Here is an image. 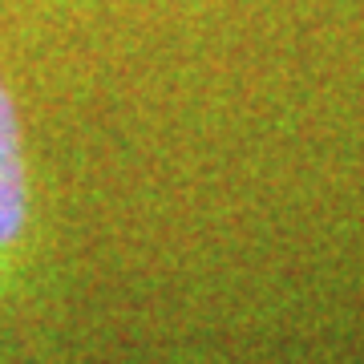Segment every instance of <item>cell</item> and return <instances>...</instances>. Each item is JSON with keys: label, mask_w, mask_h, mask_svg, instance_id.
<instances>
[{"label": "cell", "mask_w": 364, "mask_h": 364, "mask_svg": "<svg viewBox=\"0 0 364 364\" xmlns=\"http://www.w3.org/2000/svg\"><path fill=\"white\" fill-rule=\"evenodd\" d=\"M28 223V166H25V138L21 117L0 85V251L16 247Z\"/></svg>", "instance_id": "obj_1"}]
</instances>
